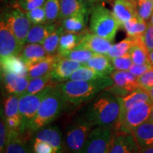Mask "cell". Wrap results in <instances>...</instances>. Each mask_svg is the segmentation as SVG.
Returning <instances> with one entry per match:
<instances>
[{
    "label": "cell",
    "mask_w": 153,
    "mask_h": 153,
    "mask_svg": "<svg viewBox=\"0 0 153 153\" xmlns=\"http://www.w3.org/2000/svg\"><path fill=\"white\" fill-rule=\"evenodd\" d=\"M120 102L118 97L105 90L91 100L84 116L94 126L115 128L119 119Z\"/></svg>",
    "instance_id": "6da1fadb"
},
{
    "label": "cell",
    "mask_w": 153,
    "mask_h": 153,
    "mask_svg": "<svg viewBox=\"0 0 153 153\" xmlns=\"http://www.w3.org/2000/svg\"><path fill=\"white\" fill-rule=\"evenodd\" d=\"M114 84L111 76H104L89 81L68 80L59 84V86L68 104L79 105L92 100Z\"/></svg>",
    "instance_id": "7a4b0ae2"
},
{
    "label": "cell",
    "mask_w": 153,
    "mask_h": 153,
    "mask_svg": "<svg viewBox=\"0 0 153 153\" xmlns=\"http://www.w3.org/2000/svg\"><path fill=\"white\" fill-rule=\"evenodd\" d=\"M68 104L59 85L53 87L42 101L35 117L26 126L24 133L30 135L42 128L48 126L62 114Z\"/></svg>",
    "instance_id": "3957f363"
},
{
    "label": "cell",
    "mask_w": 153,
    "mask_h": 153,
    "mask_svg": "<svg viewBox=\"0 0 153 153\" xmlns=\"http://www.w3.org/2000/svg\"><path fill=\"white\" fill-rule=\"evenodd\" d=\"M120 27L121 25L113 11L107 9L104 4L98 2L91 6L89 20L91 33L114 41Z\"/></svg>",
    "instance_id": "277c9868"
},
{
    "label": "cell",
    "mask_w": 153,
    "mask_h": 153,
    "mask_svg": "<svg viewBox=\"0 0 153 153\" xmlns=\"http://www.w3.org/2000/svg\"><path fill=\"white\" fill-rule=\"evenodd\" d=\"M94 127L93 124L84 115L69 123L63 133L64 152L79 153Z\"/></svg>",
    "instance_id": "5b68a950"
},
{
    "label": "cell",
    "mask_w": 153,
    "mask_h": 153,
    "mask_svg": "<svg viewBox=\"0 0 153 153\" xmlns=\"http://www.w3.org/2000/svg\"><path fill=\"white\" fill-rule=\"evenodd\" d=\"M152 102L139 104L130 108L122 117L119 118L114 132L132 133L135 128L149 120Z\"/></svg>",
    "instance_id": "8992f818"
},
{
    "label": "cell",
    "mask_w": 153,
    "mask_h": 153,
    "mask_svg": "<svg viewBox=\"0 0 153 153\" xmlns=\"http://www.w3.org/2000/svg\"><path fill=\"white\" fill-rule=\"evenodd\" d=\"M114 134V128L95 126L79 153H108Z\"/></svg>",
    "instance_id": "52a82bcc"
},
{
    "label": "cell",
    "mask_w": 153,
    "mask_h": 153,
    "mask_svg": "<svg viewBox=\"0 0 153 153\" xmlns=\"http://www.w3.org/2000/svg\"><path fill=\"white\" fill-rule=\"evenodd\" d=\"M52 88L48 87L38 93L22 94L19 97V113L22 121L21 133H24L26 126L30 120L35 117L42 101Z\"/></svg>",
    "instance_id": "ba28073f"
},
{
    "label": "cell",
    "mask_w": 153,
    "mask_h": 153,
    "mask_svg": "<svg viewBox=\"0 0 153 153\" xmlns=\"http://www.w3.org/2000/svg\"><path fill=\"white\" fill-rule=\"evenodd\" d=\"M3 19L19 43L24 45L28 32L33 25L27 16L26 12L16 6L15 8L6 12Z\"/></svg>",
    "instance_id": "9c48e42d"
},
{
    "label": "cell",
    "mask_w": 153,
    "mask_h": 153,
    "mask_svg": "<svg viewBox=\"0 0 153 153\" xmlns=\"http://www.w3.org/2000/svg\"><path fill=\"white\" fill-rule=\"evenodd\" d=\"M111 76L114 84L106 90L116 97H125L139 87L137 82V77L129 71L116 70L111 74Z\"/></svg>",
    "instance_id": "30bf717a"
},
{
    "label": "cell",
    "mask_w": 153,
    "mask_h": 153,
    "mask_svg": "<svg viewBox=\"0 0 153 153\" xmlns=\"http://www.w3.org/2000/svg\"><path fill=\"white\" fill-rule=\"evenodd\" d=\"M24 45L19 43L10 28L1 19L0 22V57L1 58L16 55L19 56Z\"/></svg>",
    "instance_id": "8fae6325"
},
{
    "label": "cell",
    "mask_w": 153,
    "mask_h": 153,
    "mask_svg": "<svg viewBox=\"0 0 153 153\" xmlns=\"http://www.w3.org/2000/svg\"><path fill=\"white\" fill-rule=\"evenodd\" d=\"M83 65L84 64L78 61L71 60L60 55L54 68L51 72V78L53 82L59 85L68 81L72 74Z\"/></svg>",
    "instance_id": "7c38bea8"
},
{
    "label": "cell",
    "mask_w": 153,
    "mask_h": 153,
    "mask_svg": "<svg viewBox=\"0 0 153 153\" xmlns=\"http://www.w3.org/2000/svg\"><path fill=\"white\" fill-rule=\"evenodd\" d=\"M108 153H141V149L133 133L114 132Z\"/></svg>",
    "instance_id": "4fadbf2b"
},
{
    "label": "cell",
    "mask_w": 153,
    "mask_h": 153,
    "mask_svg": "<svg viewBox=\"0 0 153 153\" xmlns=\"http://www.w3.org/2000/svg\"><path fill=\"white\" fill-rule=\"evenodd\" d=\"M30 137L28 133L8 131V140L3 153H33V145L29 143Z\"/></svg>",
    "instance_id": "5bb4252c"
},
{
    "label": "cell",
    "mask_w": 153,
    "mask_h": 153,
    "mask_svg": "<svg viewBox=\"0 0 153 153\" xmlns=\"http://www.w3.org/2000/svg\"><path fill=\"white\" fill-rule=\"evenodd\" d=\"M33 140H38L53 145L60 153L64 152L63 133L57 126H47L33 133Z\"/></svg>",
    "instance_id": "9a60e30c"
},
{
    "label": "cell",
    "mask_w": 153,
    "mask_h": 153,
    "mask_svg": "<svg viewBox=\"0 0 153 153\" xmlns=\"http://www.w3.org/2000/svg\"><path fill=\"white\" fill-rule=\"evenodd\" d=\"M113 41L95 35L88 30L82 41L75 48H84L91 51L96 54L106 55L112 46Z\"/></svg>",
    "instance_id": "2e32d148"
},
{
    "label": "cell",
    "mask_w": 153,
    "mask_h": 153,
    "mask_svg": "<svg viewBox=\"0 0 153 153\" xmlns=\"http://www.w3.org/2000/svg\"><path fill=\"white\" fill-rule=\"evenodd\" d=\"M118 98L120 106L119 118L122 117L128 110L134 106L145 103L152 102L148 91L141 87H138L133 92L130 93L125 97H118Z\"/></svg>",
    "instance_id": "e0dca14e"
},
{
    "label": "cell",
    "mask_w": 153,
    "mask_h": 153,
    "mask_svg": "<svg viewBox=\"0 0 153 153\" xmlns=\"http://www.w3.org/2000/svg\"><path fill=\"white\" fill-rule=\"evenodd\" d=\"M113 13L122 25L137 16V0H114Z\"/></svg>",
    "instance_id": "ac0fdd59"
},
{
    "label": "cell",
    "mask_w": 153,
    "mask_h": 153,
    "mask_svg": "<svg viewBox=\"0 0 153 153\" xmlns=\"http://www.w3.org/2000/svg\"><path fill=\"white\" fill-rule=\"evenodd\" d=\"M1 77H3L4 85L7 93L19 97L25 92L30 82L28 76L11 73H1Z\"/></svg>",
    "instance_id": "d6986e66"
},
{
    "label": "cell",
    "mask_w": 153,
    "mask_h": 153,
    "mask_svg": "<svg viewBox=\"0 0 153 153\" xmlns=\"http://www.w3.org/2000/svg\"><path fill=\"white\" fill-rule=\"evenodd\" d=\"M90 8L62 20L61 22V26L64 28L65 31L77 33L87 30Z\"/></svg>",
    "instance_id": "ffe728a7"
},
{
    "label": "cell",
    "mask_w": 153,
    "mask_h": 153,
    "mask_svg": "<svg viewBox=\"0 0 153 153\" xmlns=\"http://www.w3.org/2000/svg\"><path fill=\"white\" fill-rule=\"evenodd\" d=\"M61 24L45 23L43 24L32 25L26 38V43L42 44L48 36L53 33Z\"/></svg>",
    "instance_id": "44dd1931"
},
{
    "label": "cell",
    "mask_w": 153,
    "mask_h": 153,
    "mask_svg": "<svg viewBox=\"0 0 153 153\" xmlns=\"http://www.w3.org/2000/svg\"><path fill=\"white\" fill-rule=\"evenodd\" d=\"M49 55H51L46 52L42 44L28 43L19 56L26 65L29 66L46 58Z\"/></svg>",
    "instance_id": "7402d4cb"
},
{
    "label": "cell",
    "mask_w": 153,
    "mask_h": 153,
    "mask_svg": "<svg viewBox=\"0 0 153 153\" xmlns=\"http://www.w3.org/2000/svg\"><path fill=\"white\" fill-rule=\"evenodd\" d=\"M1 73H11L28 76V66L20 56L11 55L1 59Z\"/></svg>",
    "instance_id": "603a6c76"
},
{
    "label": "cell",
    "mask_w": 153,
    "mask_h": 153,
    "mask_svg": "<svg viewBox=\"0 0 153 153\" xmlns=\"http://www.w3.org/2000/svg\"><path fill=\"white\" fill-rule=\"evenodd\" d=\"M60 55H49L46 58L28 66V76L30 79L39 77L51 73Z\"/></svg>",
    "instance_id": "cb8c5ba5"
},
{
    "label": "cell",
    "mask_w": 153,
    "mask_h": 153,
    "mask_svg": "<svg viewBox=\"0 0 153 153\" xmlns=\"http://www.w3.org/2000/svg\"><path fill=\"white\" fill-rule=\"evenodd\" d=\"M88 30H89L77 33L68 31L63 32L60 40L57 53L63 56L74 50L82 41Z\"/></svg>",
    "instance_id": "d4e9b609"
},
{
    "label": "cell",
    "mask_w": 153,
    "mask_h": 153,
    "mask_svg": "<svg viewBox=\"0 0 153 153\" xmlns=\"http://www.w3.org/2000/svg\"><path fill=\"white\" fill-rule=\"evenodd\" d=\"M140 148L153 145V122L148 120L132 132Z\"/></svg>",
    "instance_id": "484cf974"
},
{
    "label": "cell",
    "mask_w": 153,
    "mask_h": 153,
    "mask_svg": "<svg viewBox=\"0 0 153 153\" xmlns=\"http://www.w3.org/2000/svg\"><path fill=\"white\" fill-rule=\"evenodd\" d=\"M60 11L59 21L61 22L68 17L89 9L91 6L83 0H60Z\"/></svg>",
    "instance_id": "4316f807"
},
{
    "label": "cell",
    "mask_w": 153,
    "mask_h": 153,
    "mask_svg": "<svg viewBox=\"0 0 153 153\" xmlns=\"http://www.w3.org/2000/svg\"><path fill=\"white\" fill-rule=\"evenodd\" d=\"M85 65L106 76L111 74L115 70L111 60L106 55L95 54L90 60L85 63Z\"/></svg>",
    "instance_id": "83f0119b"
},
{
    "label": "cell",
    "mask_w": 153,
    "mask_h": 153,
    "mask_svg": "<svg viewBox=\"0 0 153 153\" xmlns=\"http://www.w3.org/2000/svg\"><path fill=\"white\" fill-rule=\"evenodd\" d=\"M121 27L126 30L128 36L132 38L140 37L143 35L148 25L138 15L122 24Z\"/></svg>",
    "instance_id": "f1b7e54d"
},
{
    "label": "cell",
    "mask_w": 153,
    "mask_h": 153,
    "mask_svg": "<svg viewBox=\"0 0 153 153\" xmlns=\"http://www.w3.org/2000/svg\"><path fill=\"white\" fill-rule=\"evenodd\" d=\"M57 84L53 82L51 76V73L39 77L30 79L29 84L23 94H32L44 90L48 87H54Z\"/></svg>",
    "instance_id": "f546056e"
},
{
    "label": "cell",
    "mask_w": 153,
    "mask_h": 153,
    "mask_svg": "<svg viewBox=\"0 0 153 153\" xmlns=\"http://www.w3.org/2000/svg\"><path fill=\"white\" fill-rule=\"evenodd\" d=\"M129 53L134 64L143 65L150 63L149 52L143 43L141 36L136 38V42L130 49Z\"/></svg>",
    "instance_id": "4dcf8cb0"
},
{
    "label": "cell",
    "mask_w": 153,
    "mask_h": 153,
    "mask_svg": "<svg viewBox=\"0 0 153 153\" xmlns=\"http://www.w3.org/2000/svg\"><path fill=\"white\" fill-rule=\"evenodd\" d=\"M136 42V38H132L128 36L127 38L120 41L119 43L112 45L108 51L107 55L111 59L123 56L129 53L130 49Z\"/></svg>",
    "instance_id": "1f68e13d"
},
{
    "label": "cell",
    "mask_w": 153,
    "mask_h": 153,
    "mask_svg": "<svg viewBox=\"0 0 153 153\" xmlns=\"http://www.w3.org/2000/svg\"><path fill=\"white\" fill-rule=\"evenodd\" d=\"M65 31L64 28L61 24L55 29L52 33L42 43L44 48L45 49L46 52L49 55H53L57 54L58 51L59 43L61 36H62L63 32Z\"/></svg>",
    "instance_id": "d6a6232c"
},
{
    "label": "cell",
    "mask_w": 153,
    "mask_h": 153,
    "mask_svg": "<svg viewBox=\"0 0 153 153\" xmlns=\"http://www.w3.org/2000/svg\"><path fill=\"white\" fill-rule=\"evenodd\" d=\"M106 76L104 75L103 74L99 73V72L95 71L94 70L91 69L89 67L83 65L81 68L74 71L72 75L70 76L68 80H75V81H89V80H93L98 79V78L103 77V76Z\"/></svg>",
    "instance_id": "836d02e7"
},
{
    "label": "cell",
    "mask_w": 153,
    "mask_h": 153,
    "mask_svg": "<svg viewBox=\"0 0 153 153\" xmlns=\"http://www.w3.org/2000/svg\"><path fill=\"white\" fill-rule=\"evenodd\" d=\"M4 114L5 118L21 117L19 113V96L9 94L4 102Z\"/></svg>",
    "instance_id": "e575fe53"
},
{
    "label": "cell",
    "mask_w": 153,
    "mask_h": 153,
    "mask_svg": "<svg viewBox=\"0 0 153 153\" xmlns=\"http://www.w3.org/2000/svg\"><path fill=\"white\" fill-rule=\"evenodd\" d=\"M46 21L48 24H54L59 22L60 11V0H47L44 4Z\"/></svg>",
    "instance_id": "d590c367"
},
{
    "label": "cell",
    "mask_w": 153,
    "mask_h": 153,
    "mask_svg": "<svg viewBox=\"0 0 153 153\" xmlns=\"http://www.w3.org/2000/svg\"><path fill=\"white\" fill-rule=\"evenodd\" d=\"M96 53L91 52V51L87 49L84 48H74L70 51V53H67L62 57H68V58L71 59V60H74L78 62L85 64L87 61H89L90 59Z\"/></svg>",
    "instance_id": "8d00e7d4"
},
{
    "label": "cell",
    "mask_w": 153,
    "mask_h": 153,
    "mask_svg": "<svg viewBox=\"0 0 153 153\" xmlns=\"http://www.w3.org/2000/svg\"><path fill=\"white\" fill-rule=\"evenodd\" d=\"M137 15L147 22L153 14V1L137 0Z\"/></svg>",
    "instance_id": "74e56055"
},
{
    "label": "cell",
    "mask_w": 153,
    "mask_h": 153,
    "mask_svg": "<svg viewBox=\"0 0 153 153\" xmlns=\"http://www.w3.org/2000/svg\"><path fill=\"white\" fill-rule=\"evenodd\" d=\"M111 60L115 70L119 71H128L133 63L130 53H128L123 56L112 58Z\"/></svg>",
    "instance_id": "f35d334b"
},
{
    "label": "cell",
    "mask_w": 153,
    "mask_h": 153,
    "mask_svg": "<svg viewBox=\"0 0 153 153\" xmlns=\"http://www.w3.org/2000/svg\"><path fill=\"white\" fill-rule=\"evenodd\" d=\"M26 14L33 25L43 24L47 23L46 14H45L44 6L28 11L26 12Z\"/></svg>",
    "instance_id": "ab89813d"
},
{
    "label": "cell",
    "mask_w": 153,
    "mask_h": 153,
    "mask_svg": "<svg viewBox=\"0 0 153 153\" xmlns=\"http://www.w3.org/2000/svg\"><path fill=\"white\" fill-rule=\"evenodd\" d=\"M47 0H16L17 7L25 12L43 7Z\"/></svg>",
    "instance_id": "60d3db41"
},
{
    "label": "cell",
    "mask_w": 153,
    "mask_h": 153,
    "mask_svg": "<svg viewBox=\"0 0 153 153\" xmlns=\"http://www.w3.org/2000/svg\"><path fill=\"white\" fill-rule=\"evenodd\" d=\"M33 153H60L53 145L38 140H33Z\"/></svg>",
    "instance_id": "b9f144b4"
},
{
    "label": "cell",
    "mask_w": 153,
    "mask_h": 153,
    "mask_svg": "<svg viewBox=\"0 0 153 153\" xmlns=\"http://www.w3.org/2000/svg\"><path fill=\"white\" fill-rule=\"evenodd\" d=\"M137 85L139 87L145 89H148L153 87V69L146 72L137 77Z\"/></svg>",
    "instance_id": "7bdbcfd3"
},
{
    "label": "cell",
    "mask_w": 153,
    "mask_h": 153,
    "mask_svg": "<svg viewBox=\"0 0 153 153\" xmlns=\"http://www.w3.org/2000/svg\"><path fill=\"white\" fill-rule=\"evenodd\" d=\"M8 140V130L5 121L4 116L1 115L0 122V153H3L7 146Z\"/></svg>",
    "instance_id": "ee69618b"
},
{
    "label": "cell",
    "mask_w": 153,
    "mask_h": 153,
    "mask_svg": "<svg viewBox=\"0 0 153 153\" xmlns=\"http://www.w3.org/2000/svg\"><path fill=\"white\" fill-rule=\"evenodd\" d=\"M142 41L148 52L153 51V24H149L146 30L141 36Z\"/></svg>",
    "instance_id": "f6af8a7d"
},
{
    "label": "cell",
    "mask_w": 153,
    "mask_h": 153,
    "mask_svg": "<svg viewBox=\"0 0 153 153\" xmlns=\"http://www.w3.org/2000/svg\"><path fill=\"white\" fill-rule=\"evenodd\" d=\"M153 69V66L151 63H148V64H143V65H137V64H133L131 68H130L128 71L134 74L135 76L138 77L142 74L145 73L146 72Z\"/></svg>",
    "instance_id": "bcb514c9"
},
{
    "label": "cell",
    "mask_w": 153,
    "mask_h": 153,
    "mask_svg": "<svg viewBox=\"0 0 153 153\" xmlns=\"http://www.w3.org/2000/svg\"><path fill=\"white\" fill-rule=\"evenodd\" d=\"M5 121L8 131H15L21 133L22 126V121L21 117L5 118Z\"/></svg>",
    "instance_id": "7dc6e473"
},
{
    "label": "cell",
    "mask_w": 153,
    "mask_h": 153,
    "mask_svg": "<svg viewBox=\"0 0 153 153\" xmlns=\"http://www.w3.org/2000/svg\"><path fill=\"white\" fill-rule=\"evenodd\" d=\"M141 153H153V145L141 149Z\"/></svg>",
    "instance_id": "c3c4849f"
},
{
    "label": "cell",
    "mask_w": 153,
    "mask_h": 153,
    "mask_svg": "<svg viewBox=\"0 0 153 153\" xmlns=\"http://www.w3.org/2000/svg\"><path fill=\"white\" fill-rule=\"evenodd\" d=\"M84 1L87 2L89 4L92 5L94 4L98 3V2H101V1H106V0H83Z\"/></svg>",
    "instance_id": "681fc988"
},
{
    "label": "cell",
    "mask_w": 153,
    "mask_h": 153,
    "mask_svg": "<svg viewBox=\"0 0 153 153\" xmlns=\"http://www.w3.org/2000/svg\"><path fill=\"white\" fill-rule=\"evenodd\" d=\"M147 91H148V94L150 96L151 101H152V102L153 103V87L150 88V89H147Z\"/></svg>",
    "instance_id": "f907efd6"
},
{
    "label": "cell",
    "mask_w": 153,
    "mask_h": 153,
    "mask_svg": "<svg viewBox=\"0 0 153 153\" xmlns=\"http://www.w3.org/2000/svg\"><path fill=\"white\" fill-rule=\"evenodd\" d=\"M149 59H150V63L152 65V66H153V51L149 52Z\"/></svg>",
    "instance_id": "816d5d0a"
},
{
    "label": "cell",
    "mask_w": 153,
    "mask_h": 153,
    "mask_svg": "<svg viewBox=\"0 0 153 153\" xmlns=\"http://www.w3.org/2000/svg\"><path fill=\"white\" fill-rule=\"evenodd\" d=\"M149 120H151L152 122H153V104H152V109H151V112H150V118H149Z\"/></svg>",
    "instance_id": "f5cc1de1"
},
{
    "label": "cell",
    "mask_w": 153,
    "mask_h": 153,
    "mask_svg": "<svg viewBox=\"0 0 153 153\" xmlns=\"http://www.w3.org/2000/svg\"><path fill=\"white\" fill-rule=\"evenodd\" d=\"M150 24H153V14H152V16H151V17H150Z\"/></svg>",
    "instance_id": "db71d44e"
},
{
    "label": "cell",
    "mask_w": 153,
    "mask_h": 153,
    "mask_svg": "<svg viewBox=\"0 0 153 153\" xmlns=\"http://www.w3.org/2000/svg\"><path fill=\"white\" fill-rule=\"evenodd\" d=\"M151 1H153V0H151Z\"/></svg>",
    "instance_id": "11a10c76"
},
{
    "label": "cell",
    "mask_w": 153,
    "mask_h": 153,
    "mask_svg": "<svg viewBox=\"0 0 153 153\" xmlns=\"http://www.w3.org/2000/svg\"><path fill=\"white\" fill-rule=\"evenodd\" d=\"M63 153H66V152H63Z\"/></svg>",
    "instance_id": "9f6ffc18"
}]
</instances>
